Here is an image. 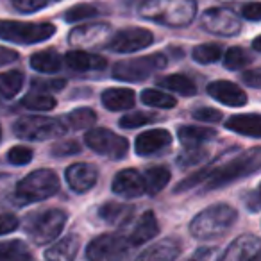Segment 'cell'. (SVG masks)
<instances>
[{"instance_id":"13","label":"cell","mask_w":261,"mask_h":261,"mask_svg":"<svg viewBox=\"0 0 261 261\" xmlns=\"http://www.w3.org/2000/svg\"><path fill=\"white\" fill-rule=\"evenodd\" d=\"M65 179L75 193H86L97 185L98 170L90 163H73L66 168Z\"/></svg>"},{"instance_id":"50","label":"cell","mask_w":261,"mask_h":261,"mask_svg":"<svg viewBox=\"0 0 261 261\" xmlns=\"http://www.w3.org/2000/svg\"><path fill=\"white\" fill-rule=\"evenodd\" d=\"M252 47L256 48L257 52H261V36H257L256 40L252 41Z\"/></svg>"},{"instance_id":"17","label":"cell","mask_w":261,"mask_h":261,"mask_svg":"<svg viewBox=\"0 0 261 261\" xmlns=\"http://www.w3.org/2000/svg\"><path fill=\"white\" fill-rule=\"evenodd\" d=\"M111 25L108 23H91V25L77 27L70 34V43L73 45H100L109 41Z\"/></svg>"},{"instance_id":"48","label":"cell","mask_w":261,"mask_h":261,"mask_svg":"<svg viewBox=\"0 0 261 261\" xmlns=\"http://www.w3.org/2000/svg\"><path fill=\"white\" fill-rule=\"evenodd\" d=\"M243 83L249 84L250 88H256V90H261V68H252L243 72Z\"/></svg>"},{"instance_id":"30","label":"cell","mask_w":261,"mask_h":261,"mask_svg":"<svg viewBox=\"0 0 261 261\" xmlns=\"http://www.w3.org/2000/svg\"><path fill=\"white\" fill-rule=\"evenodd\" d=\"M145 190L149 195H158L170 182V170L167 167H152L145 172Z\"/></svg>"},{"instance_id":"7","label":"cell","mask_w":261,"mask_h":261,"mask_svg":"<svg viewBox=\"0 0 261 261\" xmlns=\"http://www.w3.org/2000/svg\"><path fill=\"white\" fill-rule=\"evenodd\" d=\"M167 66V58L163 54H150L143 58L127 59L113 66V79L125 81V83H140L152 75L158 70Z\"/></svg>"},{"instance_id":"6","label":"cell","mask_w":261,"mask_h":261,"mask_svg":"<svg viewBox=\"0 0 261 261\" xmlns=\"http://www.w3.org/2000/svg\"><path fill=\"white\" fill-rule=\"evenodd\" d=\"M56 34L52 23H31V22H13L0 20V40L20 45L41 43Z\"/></svg>"},{"instance_id":"32","label":"cell","mask_w":261,"mask_h":261,"mask_svg":"<svg viewBox=\"0 0 261 261\" xmlns=\"http://www.w3.org/2000/svg\"><path fill=\"white\" fill-rule=\"evenodd\" d=\"M142 102L150 106V108H158V109H172L177 106V100L172 95L165 93L161 90H143Z\"/></svg>"},{"instance_id":"20","label":"cell","mask_w":261,"mask_h":261,"mask_svg":"<svg viewBox=\"0 0 261 261\" xmlns=\"http://www.w3.org/2000/svg\"><path fill=\"white\" fill-rule=\"evenodd\" d=\"M181 252V243L174 238H165L143 250L136 261H174Z\"/></svg>"},{"instance_id":"43","label":"cell","mask_w":261,"mask_h":261,"mask_svg":"<svg viewBox=\"0 0 261 261\" xmlns=\"http://www.w3.org/2000/svg\"><path fill=\"white\" fill-rule=\"evenodd\" d=\"M193 116L197 120H202V122H211V123H217L222 120V113L218 109H211V108H199L193 111Z\"/></svg>"},{"instance_id":"23","label":"cell","mask_w":261,"mask_h":261,"mask_svg":"<svg viewBox=\"0 0 261 261\" xmlns=\"http://www.w3.org/2000/svg\"><path fill=\"white\" fill-rule=\"evenodd\" d=\"M81 240L77 234H68L63 240L56 242L52 247H48L45 257L48 261H73L79 252Z\"/></svg>"},{"instance_id":"16","label":"cell","mask_w":261,"mask_h":261,"mask_svg":"<svg viewBox=\"0 0 261 261\" xmlns=\"http://www.w3.org/2000/svg\"><path fill=\"white\" fill-rule=\"evenodd\" d=\"M257 252H261V240L254 234H242L227 247L220 261H249Z\"/></svg>"},{"instance_id":"24","label":"cell","mask_w":261,"mask_h":261,"mask_svg":"<svg viewBox=\"0 0 261 261\" xmlns=\"http://www.w3.org/2000/svg\"><path fill=\"white\" fill-rule=\"evenodd\" d=\"M225 127L249 138H261V115H236L225 122Z\"/></svg>"},{"instance_id":"26","label":"cell","mask_w":261,"mask_h":261,"mask_svg":"<svg viewBox=\"0 0 261 261\" xmlns=\"http://www.w3.org/2000/svg\"><path fill=\"white\" fill-rule=\"evenodd\" d=\"M63 65L61 56L56 50H41L31 58V68L40 73H56Z\"/></svg>"},{"instance_id":"25","label":"cell","mask_w":261,"mask_h":261,"mask_svg":"<svg viewBox=\"0 0 261 261\" xmlns=\"http://www.w3.org/2000/svg\"><path fill=\"white\" fill-rule=\"evenodd\" d=\"M66 65L77 72H90V70H102L106 68V59L100 56L90 54L84 50H72L65 56Z\"/></svg>"},{"instance_id":"35","label":"cell","mask_w":261,"mask_h":261,"mask_svg":"<svg viewBox=\"0 0 261 261\" xmlns=\"http://www.w3.org/2000/svg\"><path fill=\"white\" fill-rule=\"evenodd\" d=\"M95 122H97V115H95V111L90 108H79L68 115L70 127L75 130L91 129V125H93Z\"/></svg>"},{"instance_id":"37","label":"cell","mask_w":261,"mask_h":261,"mask_svg":"<svg viewBox=\"0 0 261 261\" xmlns=\"http://www.w3.org/2000/svg\"><path fill=\"white\" fill-rule=\"evenodd\" d=\"M154 120H156V115H154V113L135 111V113H129V115L120 118V127H122V129H138V127L154 122Z\"/></svg>"},{"instance_id":"39","label":"cell","mask_w":261,"mask_h":261,"mask_svg":"<svg viewBox=\"0 0 261 261\" xmlns=\"http://www.w3.org/2000/svg\"><path fill=\"white\" fill-rule=\"evenodd\" d=\"M207 158V150H202V149H186V152H182L179 156L177 163L181 168H190L193 165H199L202 161H206Z\"/></svg>"},{"instance_id":"9","label":"cell","mask_w":261,"mask_h":261,"mask_svg":"<svg viewBox=\"0 0 261 261\" xmlns=\"http://www.w3.org/2000/svg\"><path fill=\"white\" fill-rule=\"evenodd\" d=\"M84 142L93 152L109 158L113 161L123 160L129 152V142L123 136L115 135L113 130L104 129V127L90 129L84 136Z\"/></svg>"},{"instance_id":"12","label":"cell","mask_w":261,"mask_h":261,"mask_svg":"<svg viewBox=\"0 0 261 261\" xmlns=\"http://www.w3.org/2000/svg\"><path fill=\"white\" fill-rule=\"evenodd\" d=\"M113 193L123 197V199H136L147 193L145 179L135 168H125L120 170L113 179Z\"/></svg>"},{"instance_id":"45","label":"cell","mask_w":261,"mask_h":261,"mask_svg":"<svg viewBox=\"0 0 261 261\" xmlns=\"http://www.w3.org/2000/svg\"><path fill=\"white\" fill-rule=\"evenodd\" d=\"M65 81L63 79H56V81H34L33 86L36 88V91H59L65 88Z\"/></svg>"},{"instance_id":"52","label":"cell","mask_w":261,"mask_h":261,"mask_svg":"<svg viewBox=\"0 0 261 261\" xmlns=\"http://www.w3.org/2000/svg\"><path fill=\"white\" fill-rule=\"evenodd\" d=\"M257 197H259V202H261V185H259V190H257Z\"/></svg>"},{"instance_id":"41","label":"cell","mask_w":261,"mask_h":261,"mask_svg":"<svg viewBox=\"0 0 261 261\" xmlns=\"http://www.w3.org/2000/svg\"><path fill=\"white\" fill-rule=\"evenodd\" d=\"M222 252L218 247H200L186 261H220Z\"/></svg>"},{"instance_id":"44","label":"cell","mask_w":261,"mask_h":261,"mask_svg":"<svg viewBox=\"0 0 261 261\" xmlns=\"http://www.w3.org/2000/svg\"><path fill=\"white\" fill-rule=\"evenodd\" d=\"M242 16L250 22H261V2H250L242 8Z\"/></svg>"},{"instance_id":"10","label":"cell","mask_w":261,"mask_h":261,"mask_svg":"<svg viewBox=\"0 0 261 261\" xmlns=\"http://www.w3.org/2000/svg\"><path fill=\"white\" fill-rule=\"evenodd\" d=\"M154 41V36L150 31L142 27H129L122 29L108 41V48L116 54H130V52L147 48Z\"/></svg>"},{"instance_id":"19","label":"cell","mask_w":261,"mask_h":261,"mask_svg":"<svg viewBox=\"0 0 261 261\" xmlns=\"http://www.w3.org/2000/svg\"><path fill=\"white\" fill-rule=\"evenodd\" d=\"M122 247V240L116 234H100L90 242L86 249L88 261H106Z\"/></svg>"},{"instance_id":"11","label":"cell","mask_w":261,"mask_h":261,"mask_svg":"<svg viewBox=\"0 0 261 261\" xmlns=\"http://www.w3.org/2000/svg\"><path fill=\"white\" fill-rule=\"evenodd\" d=\"M202 27L211 34L218 36H236L242 31L240 18L225 8H211L202 15Z\"/></svg>"},{"instance_id":"51","label":"cell","mask_w":261,"mask_h":261,"mask_svg":"<svg viewBox=\"0 0 261 261\" xmlns=\"http://www.w3.org/2000/svg\"><path fill=\"white\" fill-rule=\"evenodd\" d=\"M249 261H261V252H257L256 256H252V257H250Z\"/></svg>"},{"instance_id":"46","label":"cell","mask_w":261,"mask_h":261,"mask_svg":"<svg viewBox=\"0 0 261 261\" xmlns=\"http://www.w3.org/2000/svg\"><path fill=\"white\" fill-rule=\"evenodd\" d=\"M50 0H15V6L23 13H33L38 11L40 8L47 6Z\"/></svg>"},{"instance_id":"2","label":"cell","mask_w":261,"mask_h":261,"mask_svg":"<svg viewBox=\"0 0 261 261\" xmlns=\"http://www.w3.org/2000/svg\"><path fill=\"white\" fill-rule=\"evenodd\" d=\"M236 210L229 204L218 202L202 210L192 222H190V232L195 240L206 242L224 236L232 224L236 222Z\"/></svg>"},{"instance_id":"53","label":"cell","mask_w":261,"mask_h":261,"mask_svg":"<svg viewBox=\"0 0 261 261\" xmlns=\"http://www.w3.org/2000/svg\"><path fill=\"white\" fill-rule=\"evenodd\" d=\"M0 140H2V127H0Z\"/></svg>"},{"instance_id":"36","label":"cell","mask_w":261,"mask_h":261,"mask_svg":"<svg viewBox=\"0 0 261 261\" xmlns=\"http://www.w3.org/2000/svg\"><path fill=\"white\" fill-rule=\"evenodd\" d=\"M249 63H250V56L240 47L229 48L224 56V66L227 70H243L245 66H249Z\"/></svg>"},{"instance_id":"47","label":"cell","mask_w":261,"mask_h":261,"mask_svg":"<svg viewBox=\"0 0 261 261\" xmlns=\"http://www.w3.org/2000/svg\"><path fill=\"white\" fill-rule=\"evenodd\" d=\"M18 218L15 215H0V236L8 234V232H13L16 227H18Z\"/></svg>"},{"instance_id":"8","label":"cell","mask_w":261,"mask_h":261,"mask_svg":"<svg viewBox=\"0 0 261 261\" xmlns=\"http://www.w3.org/2000/svg\"><path fill=\"white\" fill-rule=\"evenodd\" d=\"M66 224V213L63 210H47L34 215L27 224V232L36 245H47L61 234Z\"/></svg>"},{"instance_id":"27","label":"cell","mask_w":261,"mask_h":261,"mask_svg":"<svg viewBox=\"0 0 261 261\" xmlns=\"http://www.w3.org/2000/svg\"><path fill=\"white\" fill-rule=\"evenodd\" d=\"M133 213V206L129 204H120V202H106L98 207V217L106 222V224L118 225L123 224Z\"/></svg>"},{"instance_id":"3","label":"cell","mask_w":261,"mask_h":261,"mask_svg":"<svg viewBox=\"0 0 261 261\" xmlns=\"http://www.w3.org/2000/svg\"><path fill=\"white\" fill-rule=\"evenodd\" d=\"M259 168H261V147H256V149L247 150L242 156L220 165L218 168H211L210 175L204 181V186H206V190L222 188V186L229 185L232 181H238V179L245 177V175L252 174V172L259 170Z\"/></svg>"},{"instance_id":"5","label":"cell","mask_w":261,"mask_h":261,"mask_svg":"<svg viewBox=\"0 0 261 261\" xmlns=\"http://www.w3.org/2000/svg\"><path fill=\"white\" fill-rule=\"evenodd\" d=\"M59 190V177L56 172L41 168V170L31 172L27 177L16 185V197L22 202H40L48 197L56 195Z\"/></svg>"},{"instance_id":"38","label":"cell","mask_w":261,"mask_h":261,"mask_svg":"<svg viewBox=\"0 0 261 261\" xmlns=\"http://www.w3.org/2000/svg\"><path fill=\"white\" fill-rule=\"evenodd\" d=\"M98 15V8L93 4H77L73 8H70L68 11L65 13V20L68 23L79 22V20H86L91 18V16Z\"/></svg>"},{"instance_id":"40","label":"cell","mask_w":261,"mask_h":261,"mask_svg":"<svg viewBox=\"0 0 261 261\" xmlns=\"http://www.w3.org/2000/svg\"><path fill=\"white\" fill-rule=\"evenodd\" d=\"M8 160L15 167H23V165L31 163V160H33V150L29 147H13L8 152Z\"/></svg>"},{"instance_id":"4","label":"cell","mask_w":261,"mask_h":261,"mask_svg":"<svg viewBox=\"0 0 261 261\" xmlns=\"http://www.w3.org/2000/svg\"><path fill=\"white\" fill-rule=\"evenodd\" d=\"M13 133L16 138L27 142H47L65 135L66 125L50 116H22L13 125Z\"/></svg>"},{"instance_id":"42","label":"cell","mask_w":261,"mask_h":261,"mask_svg":"<svg viewBox=\"0 0 261 261\" xmlns=\"http://www.w3.org/2000/svg\"><path fill=\"white\" fill-rule=\"evenodd\" d=\"M81 152V147L77 142H63V143H56L52 147V156H72V154H79Z\"/></svg>"},{"instance_id":"33","label":"cell","mask_w":261,"mask_h":261,"mask_svg":"<svg viewBox=\"0 0 261 261\" xmlns=\"http://www.w3.org/2000/svg\"><path fill=\"white\" fill-rule=\"evenodd\" d=\"M56 98L50 97L48 93L43 91H33V93L25 95L22 98V106L27 109H33V111H50L56 108Z\"/></svg>"},{"instance_id":"34","label":"cell","mask_w":261,"mask_h":261,"mask_svg":"<svg viewBox=\"0 0 261 261\" xmlns=\"http://www.w3.org/2000/svg\"><path fill=\"white\" fill-rule=\"evenodd\" d=\"M192 56L200 65H211V63L220 61L222 58V47L217 43H202L197 45L192 50Z\"/></svg>"},{"instance_id":"29","label":"cell","mask_w":261,"mask_h":261,"mask_svg":"<svg viewBox=\"0 0 261 261\" xmlns=\"http://www.w3.org/2000/svg\"><path fill=\"white\" fill-rule=\"evenodd\" d=\"M29 247L20 240H11V242H0V261H31Z\"/></svg>"},{"instance_id":"18","label":"cell","mask_w":261,"mask_h":261,"mask_svg":"<svg viewBox=\"0 0 261 261\" xmlns=\"http://www.w3.org/2000/svg\"><path fill=\"white\" fill-rule=\"evenodd\" d=\"M160 232V224H158V218L152 211H145L142 217L138 218V222L135 224L133 231H130L127 243L133 247H138L147 243L149 240H152L154 236H158Z\"/></svg>"},{"instance_id":"22","label":"cell","mask_w":261,"mask_h":261,"mask_svg":"<svg viewBox=\"0 0 261 261\" xmlns=\"http://www.w3.org/2000/svg\"><path fill=\"white\" fill-rule=\"evenodd\" d=\"M179 142L185 145V149H200L202 143H207L217 138V130L210 127H195V125H182L177 133Z\"/></svg>"},{"instance_id":"49","label":"cell","mask_w":261,"mask_h":261,"mask_svg":"<svg viewBox=\"0 0 261 261\" xmlns=\"http://www.w3.org/2000/svg\"><path fill=\"white\" fill-rule=\"evenodd\" d=\"M18 59V52H15L13 48L0 47V66L9 65V63H15Z\"/></svg>"},{"instance_id":"1","label":"cell","mask_w":261,"mask_h":261,"mask_svg":"<svg viewBox=\"0 0 261 261\" xmlns=\"http://www.w3.org/2000/svg\"><path fill=\"white\" fill-rule=\"evenodd\" d=\"M140 16L167 27H186L197 15L195 0H145Z\"/></svg>"},{"instance_id":"15","label":"cell","mask_w":261,"mask_h":261,"mask_svg":"<svg viewBox=\"0 0 261 261\" xmlns=\"http://www.w3.org/2000/svg\"><path fill=\"white\" fill-rule=\"evenodd\" d=\"M172 143V135L167 129H150L145 130L136 138L135 150L138 156H150L160 150L167 149Z\"/></svg>"},{"instance_id":"14","label":"cell","mask_w":261,"mask_h":261,"mask_svg":"<svg viewBox=\"0 0 261 261\" xmlns=\"http://www.w3.org/2000/svg\"><path fill=\"white\" fill-rule=\"evenodd\" d=\"M207 93L229 108H242L247 104V93L231 81H215L207 86Z\"/></svg>"},{"instance_id":"28","label":"cell","mask_w":261,"mask_h":261,"mask_svg":"<svg viewBox=\"0 0 261 261\" xmlns=\"http://www.w3.org/2000/svg\"><path fill=\"white\" fill-rule=\"evenodd\" d=\"M158 84L167 90L174 91V93H179L182 97H192V95L197 93L195 83H193L190 77L182 75V73H174V75H167L163 79L158 81Z\"/></svg>"},{"instance_id":"21","label":"cell","mask_w":261,"mask_h":261,"mask_svg":"<svg viewBox=\"0 0 261 261\" xmlns=\"http://www.w3.org/2000/svg\"><path fill=\"white\" fill-rule=\"evenodd\" d=\"M136 102V95L129 88H109L102 93V106L109 111H125Z\"/></svg>"},{"instance_id":"31","label":"cell","mask_w":261,"mask_h":261,"mask_svg":"<svg viewBox=\"0 0 261 261\" xmlns=\"http://www.w3.org/2000/svg\"><path fill=\"white\" fill-rule=\"evenodd\" d=\"M23 86V73L18 70L0 73V95L4 98H13L20 93Z\"/></svg>"}]
</instances>
